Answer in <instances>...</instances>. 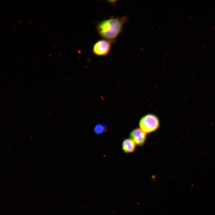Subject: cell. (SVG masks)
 Returning <instances> with one entry per match:
<instances>
[{"label":"cell","instance_id":"1","mask_svg":"<svg viewBox=\"0 0 215 215\" xmlns=\"http://www.w3.org/2000/svg\"><path fill=\"white\" fill-rule=\"evenodd\" d=\"M128 20V17L126 15L121 17L112 16L97 22V31L103 39L114 43Z\"/></svg>","mask_w":215,"mask_h":215},{"label":"cell","instance_id":"2","mask_svg":"<svg viewBox=\"0 0 215 215\" xmlns=\"http://www.w3.org/2000/svg\"><path fill=\"white\" fill-rule=\"evenodd\" d=\"M139 124V128L147 134L158 130L160 126V120L156 115L149 113L141 118Z\"/></svg>","mask_w":215,"mask_h":215},{"label":"cell","instance_id":"3","mask_svg":"<svg viewBox=\"0 0 215 215\" xmlns=\"http://www.w3.org/2000/svg\"><path fill=\"white\" fill-rule=\"evenodd\" d=\"M112 43L111 42L105 39L99 40L93 44L92 53L98 56H106L109 54L111 49Z\"/></svg>","mask_w":215,"mask_h":215},{"label":"cell","instance_id":"4","mask_svg":"<svg viewBox=\"0 0 215 215\" xmlns=\"http://www.w3.org/2000/svg\"><path fill=\"white\" fill-rule=\"evenodd\" d=\"M129 136L130 138L133 140L137 146H141L145 143L147 134L139 128H136L132 130Z\"/></svg>","mask_w":215,"mask_h":215},{"label":"cell","instance_id":"5","mask_svg":"<svg viewBox=\"0 0 215 215\" xmlns=\"http://www.w3.org/2000/svg\"><path fill=\"white\" fill-rule=\"evenodd\" d=\"M136 145L135 142L131 138H128L124 139L122 143V149L125 153H130L134 151Z\"/></svg>","mask_w":215,"mask_h":215},{"label":"cell","instance_id":"6","mask_svg":"<svg viewBox=\"0 0 215 215\" xmlns=\"http://www.w3.org/2000/svg\"><path fill=\"white\" fill-rule=\"evenodd\" d=\"M106 129V127L105 125L101 124H98L95 126L94 131L96 134H100L105 132Z\"/></svg>","mask_w":215,"mask_h":215}]
</instances>
